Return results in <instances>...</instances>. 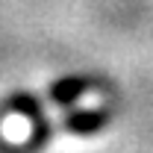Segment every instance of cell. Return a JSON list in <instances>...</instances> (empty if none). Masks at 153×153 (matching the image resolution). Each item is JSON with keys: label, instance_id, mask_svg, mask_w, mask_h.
<instances>
[{"label": "cell", "instance_id": "cell-2", "mask_svg": "<svg viewBox=\"0 0 153 153\" xmlns=\"http://www.w3.org/2000/svg\"><path fill=\"white\" fill-rule=\"evenodd\" d=\"M106 109H79V112L65 115L62 127L71 130V133H91V130H100L106 124Z\"/></svg>", "mask_w": 153, "mask_h": 153}, {"label": "cell", "instance_id": "cell-3", "mask_svg": "<svg viewBox=\"0 0 153 153\" xmlns=\"http://www.w3.org/2000/svg\"><path fill=\"white\" fill-rule=\"evenodd\" d=\"M88 85H91L88 79L68 76V79H59V82L50 85V97H53L56 103H62V106H71L74 100H79V97L85 94V88H88Z\"/></svg>", "mask_w": 153, "mask_h": 153}, {"label": "cell", "instance_id": "cell-1", "mask_svg": "<svg viewBox=\"0 0 153 153\" xmlns=\"http://www.w3.org/2000/svg\"><path fill=\"white\" fill-rule=\"evenodd\" d=\"M3 109L21 112V115H27V118L33 121V135H30V141L21 144V147H6V153H36L41 144H47V138H50V133H53V127H50L47 118L41 115V103H38L33 94L18 91V94H12L6 103H3Z\"/></svg>", "mask_w": 153, "mask_h": 153}]
</instances>
